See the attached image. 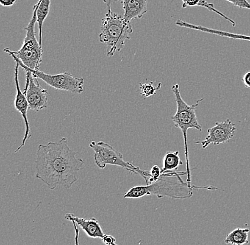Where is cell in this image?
<instances>
[{
	"label": "cell",
	"instance_id": "1",
	"mask_svg": "<svg viewBox=\"0 0 250 245\" xmlns=\"http://www.w3.org/2000/svg\"><path fill=\"white\" fill-rule=\"evenodd\" d=\"M68 142V139L62 138L58 142L39 145L36 177L51 190L58 186L70 188L77 182L78 172L85 165L82 159L76 157L77 152L70 148Z\"/></svg>",
	"mask_w": 250,
	"mask_h": 245
},
{
	"label": "cell",
	"instance_id": "2",
	"mask_svg": "<svg viewBox=\"0 0 250 245\" xmlns=\"http://www.w3.org/2000/svg\"><path fill=\"white\" fill-rule=\"evenodd\" d=\"M187 175L184 172H172L167 171L162 174L160 179L152 184L146 185H139L132 187L124 195V199H140L146 196L155 195L158 198L168 197L173 199H190L193 194L195 188L196 189L217 190L216 187H196L184 182L181 176Z\"/></svg>",
	"mask_w": 250,
	"mask_h": 245
},
{
	"label": "cell",
	"instance_id": "3",
	"mask_svg": "<svg viewBox=\"0 0 250 245\" xmlns=\"http://www.w3.org/2000/svg\"><path fill=\"white\" fill-rule=\"evenodd\" d=\"M133 33L132 23L125 21L123 16L108 11L102 19L99 40L105 45L107 56L112 57L115 53L120 52L125 42L130 39Z\"/></svg>",
	"mask_w": 250,
	"mask_h": 245
},
{
	"label": "cell",
	"instance_id": "4",
	"mask_svg": "<svg viewBox=\"0 0 250 245\" xmlns=\"http://www.w3.org/2000/svg\"><path fill=\"white\" fill-rule=\"evenodd\" d=\"M172 91L174 94L176 102V112L171 117L174 126L179 129L184 137V148H185L186 165H187V182L191 184V170L189 160L188 148L187 131L190 129L202 131V126L199 124L197 118L196 108L203 99H199L192 105H189L181 97L179 90V84L172 86Z\"/></svg>",
	"mask_w": 250,
	"mask_h": 245
},
{
	"label": "cell",
	"instance_id": "5",
	"mask_svg": "<svg viewBox=\"0 0 250 245\" xmlns=\"http://www.w3.org/2000/svg\"><path fill=\"white\" fill-rule=\"evenodd\" d=\"M37 4L33 7L32 17L29 24L24 28L26 36L22 46L18 51H12L9 48L4 50L11 56L18 59L25 66L31 70H39L43 57V50L42 45L36 37L35 24L37 23Z\"/></svg>",
	"mask_w": 250,
	"mask_h": 245
},
{
	"label": "cell",
	"instance_id": "6",
	"mask_svg": "<svg viewBox=\"0 0 250 245\" xmlns=\"http://www.w3.org/2000/svg\"><path fill=\"white\" fill-rule=\"evenodd\" d=\"M90 147L95 152V163L98 168L104 169L107 165L121 167L133 174L140 175L144 178L146 184H148V178L151 176L150 171L141 170L139 167L133 165L132 162L125 161L123 154L108 143L103 141H92Z\"/></svg>",
	"mask_w": 250,
	"mask_h": 245
},
{
	"label": "cell",
	"instance_id": "7",
	"mask_svg": "<svg viewBox=\"0 0 250 245\" xmlns=\"http://www.w3.org/2000/svg\"><path fill=\"white\" fill-rule=\"evenodd\" d=\"M12 57H13L15 62H17L25 71L29 70L32 73L34 77L42 79L53 88L76 94H81L84 91L85 80L83 77H74L70 72L50 75L40 70H31L23 65L18 59L16 58L14 56Z\"/></svg>",
	"mask_w": 250,
	"mask_h": 245
},
{
	"label": "cell",
	"instance_id": "8",
	"mask_svg": "<svg viewBox=\"0 0 250 245\" xmlns=\"http://www.w3.org/2000/svg\"><path fill=\"white\" fill-rule=\"evenodd\" d=\"M26 72V84L23 93L26 94L31 110L39 112L48 108V92L39 83L37 78L29 70Z\"/></svg>",
	"mask_w": 250,
	"mask_h": 245
},
{
	"label": "cell",
	"instance_id": "9",
	"mask_svg": "<svg viewBox=\"0 0 250 245\" xmlns=\"http://www.w3.org/2000/svg\"><path fill=\"white\" fill-rule=\"evenodd\" d=\"M235 124L230 120L228 119L223 122H217L215 126L208 129V135L202 141H195V144H201L203 148L212 144L219 146L222 143H228L233 138L235 132Z\"/></svg>",
	"mask_w": 250,
	"mask_h": 245
},
{
	"label": "cell",
	"instance_id": "10",
	"mask_svg": "<svg viewBox=\"0 0 250 245\" xmlns=\"http://www.w3.org/2000/svg\"><path fill=\"white\" fill-rule=\"evenodd\" d=\"M20 65L16 62L15 69V82L16 86V96L15 99V107L17 112H20L22 116L23 121H24L25 126H26V131H25L24 138L22 140V143L20 145L17 149L15 150V152H19L23 146L26 144V141L31 138V129L29 126V120H28L27 112L28 109L29 108V102H28L26 94L21 92L19 84V68Z\"/></svg>",
	"mask_w": 250,
	"mask_h": 245
},
{
	"label": "cell",
	"instance_id": "11",
	"mask_svg": "<svg viewBox=\"0 0 250 245\" xmlns=\"http://www.w3.org/2000/svg\"><path fill=\"white\" fill-rule=\"evenodd\" d=\"M65 219L76 223L81 230L87 234V236L91 238H103L105 234L103 232L99 221L95 218L86 219L84 218H79L72 213H67L65 216Z\"/></svg>",
	"mask_w": 250,
	"mask_h": 245
},
{
	"label": "cell",
	"instance_id": "12",
	"mask_svg": "<svg viewBox=\"0 0 250 245\" xmlns=\"http://www.w3.org/2000/svg\"><path fill=\"white\" fill-rule=\"evenodd\" d=\"M124 11L123 18L131 22L140 19L148 12V0H120Z\"/></svg>",
	"mask_w": 250,
	"mask_h": 245
},
{
	"label": "cell",
	"instance_id": "13",
	"mask_svg": "<svg viewBox=\"0 0 250 245\" xmlns=\"http://www.w3.org/2000/svg\"><path fill=\"white\" fill-rule=\"evenodd\" d=\"M176 26H180V27L187 28V29H192V30L201 31V32L220 36V37H226V38H230L234 39V40H246V41H250V36L233 34V33L227 32V31L206 28L203 26H197V25L186 22V21H182V20L181 19L178 20V21H176Z\"/></svg>",
	"mask_w": 250,
	"mask_h": 245
},
{
	"label": "cell",
	"instance_id": "14",
	"mask_svg": "<svg viewBox=\"0 0 250 245\" xmlns=\"http://www.w3.org/2000/svg\"><path fill=\"white\" fill-rule=\"evenodd\" d=\"M182 1V8L183 9H186L187 7H200L206 8V9H208L210 12H215V13L218 14L220 17L224 18L226 21H229L232 26H236V23L234 20L228 17V16L223 14V12H220L215 7L214 4L212 3H208L206 1V0H181Z\"/></svg>",
	"mask_w": 250,
	"mask_h": 245
},
{
	"label": "cell",
	"instance_id": "15",
	"mask_svg": "<svg viewBox=\"0 0 250 245\" xmlns=\"http://www.w3.org/2000/svg\"><path fill=\"white\" fill-rule=\"evenodd\" d=\"M37 4V23L39 26V43L42 45V29L45 20L46 19L51 7V0H38Z\"/></svg>",
	"mask_w": 250,
	"mask_h": 245
},
{
	"label": "cell",
	"instance_id": "16",
	"mask_svg": "<svg viewBox=\"0 0 250 245\" xmlns=\"http://www.w3.org/2000/svg\"><path fill=\"white\" fill-rule=\"evenodd\" d=\"M250 230L248 228H236L227 235L224 243L232 245H244L249 243L248 235Z\"/></svg>",
	"mask_w": 250,
	"mask_h": 245
},
{
	"label": "cell",
	"instance_id": "17",
	"mask_svg": "<svg viewBox=\"0 0 250 245\" xmlns=\"http://www.w3.org/2000/svg\"><path fill=\"white\" fill-rule=\"evenodd\" d=\"M183 165L179 157V151L174 152H167L163 159V166L162 168V174L167 171L177 170L179 165Z\"/></svg>",
	"mask_w": 250,
	"mask_h": 245
},
{
	"label": "cell",
	"instance_id": "18",
	"mask_svg": "<svg viewBox=\"0 0 250 245\" xmlns=\"http://www.w3.org/2000/svg\"><path fill=\"white\" fill-rule=\"evenodd\" d=\"M162 84L159 82L158 85L155 87L154 82H147V83H140V89L141 90V96L144 98L151 97L156 94V92L160 90Z\"/></svg>",
	"mask_w": 250,
	"mask_h": 245
},
{
	"label": "cell",
	"instance_id": "19",
	"mask_svg": "<svg viewBox=\"0 0 250 245\" xmlns=\"http://www.w3.org/2000/svg\"><path fill=\"white\" fill-rule=\"evenodd\" d=\"M151 176L148 178V184H152L156 182L158 179H160L162 176V168H159L158 165H154L150 171Z\"/></svg>",
	"mask_w": 250,
	"mask_h": 245
},
{
	"label": "cell",
	"instance_id": "20",
	"mask_svg": "<svg viewBox=\"0 0 250 245\" xmlns=\"http://www.w3.org/2000/svg\"><path fill=\"white\" fill-rule=\"evenodd\" d=\"M226 1L233 4L235 7L250 10V3L248 0H226Z\"/></svg>",
	"mask_w": 250,
	"mask_h": 245
},
{
	"label": "cell",
	"instance_id": "21",
	"mask_svg": "<svg viewBox=\"0 0 250 245\" xmlns=\"http://www.w3.org/2000/svg\"><path fill=\"white\" fill-rule=\"evenodd\" d=\"M103 243L107 245H118L116 243V240L113 236L110 235H104L102 238Z\"/></svg>",
	"mask_w": 250,
	"mask_h": 245
},
{
	"label": "cell",
	"instance_id": "22",
	"mask_svg": "<svg viewBox=\"0 0 250 245\" xmlns=\"http://www.w3.org/2000/svg\"><path fill=\"white\" fill-rule=\"evenodd\" d=\"M242 82L246 88H250V71L244 75L242 77Z\"/></svg>",
	"mask_w": 250,
	"mask_h": 245
},
{
	"label": "cell",
	"instance_id": "23",
	"mask_svg": "<svg viewBox=\"0 0 250 245\" xmlns=\"http://www.w3.org/2000/svg\"><path fill=\"white\" fill-rule=\"evenodd\" d=\"M17 0H0V4L5 7H12L15 4Z\"/></svg>",
	"mask_w": 250,
	"mask_h": 245
},
{
	"label": "cell",
	"instance_id": "24",
	"mask_svg": "<svg viewBox=\"0 0 250 245\" xmlns=\"http://www.w3.org/2000/svg\"><path fill=\"white\" fill-rule=\"evenodd\" d=\"M73 223V227H74L75 230V245H79V229L78 228L77 225H76V223Z\"/></svg>",
	"mask_w": 250,
	"mask_h": 245
},
{
	"label": "cell",
	"instance_id": "25",
	"mask_svg": "<svg viewBox=\"0 0 250 245\" xmlns=\"http://www.w3.org/2000/svg\"><path fill=\"white\" fill-rule=\"evenodd\" d=\"M103 1L107 4L108 11H112V4H113V2L120 1V0H103Z\"/></svg>",
	"mask_w": 250,
	"mask_h": 245
}]
</instances>
